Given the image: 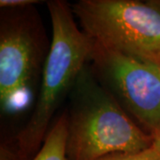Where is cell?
I'll use <instances>...</instances> for the list:
<instances>
[{
    "label": "cell",
    "instance_id": "cell-1",
    "mask_svg": "<svg viewBox=\"0 0 160 160\" xmlns=\"http://www.w3.org/2000/svg\"><path fill=\"white\" fill-rule=\"evenodd\" d=\"M52 22L51 44L44 64L39 94L30 119L16 137L23 160H31L45 141L52 118L91 61L93 41L75 22L71 5L62 0L47 2Z\"/></svg>",
    "mask_w": 160,
    "mask_h": 160
},
{
    "label": "cell",
    "instance_id": "cell-2",
    "mask_svg": "<svg viewBox=\"0 0 160 160\" xmlns=\"http://www.w3.org/2000/svg\"><path fill=\"white\" fill-rule=\"evenodd\" d=\"M78 82V99L68 115L67 159L93 160L152 147L153 137L138 126L104 86L84 70Z\"/></svg>",
    "mask_w": 160,
    "mask_h": 160
},
{
    "label": "cell",
    "instance_id": "cell-3",
    "mask_svg": "<svg viewBox=\"0 0 160 160\" xmlns=\"http://www.w3.org/2000/svg\"><path fill=\"white\" fill-rule=\"evenodd\" d=\"M84 32L119 54L160 65V12L136 0H79L71 5Z\"/></svg>",
    "mask_w": 160,
    "mask_h": 160
},
{
    "label": "cell",
    "instance_id": "cell-4",
    "mask_svg": "<svg viewBox=\"0 0 160 160\" xmlns=\"http://www.w3.org/2000/svg\"><path fill=\"white\" fill-rule=\"evenodd\" d=\"M32 6L2 11L0 25V102L2 110L28 103L46 53V37Z\"/></svg>",
    "mask_w": 160,
    "mask_h": 160
},
{
    "label": "cell",
    "instance_id": "cell-5",
    "mask_svg": "<svg viewBox=\"0 0 160 160\" xmlns=\"http://www.w3.org/2000/svg\"><path fill=\"white\" fill-rule=\"evenodd\" d=\"M91 61L103 86L153 139L160 133V65L108 50L93 42Z\"/></svg>",
    "mask_w": 160,
    "mask_h": 160
},
{
    "label": "cell",
    "instance_id": "cell-6",
    "mask_svg": "<svg viewBox=\"0 0 160 160\" xmlns=\"http://www.w3.org/2000/svg\"><path fill=\"white\" fill-rule=\"evenodd\" d=\"M68 114L63 113L47 132L39 151L32 160H68Z\"/></svg>",
    "mask_w": 160,
    "mask_h": 160
},
{
    "label": "cell",
    "instance_id": "cell-7",
    "mask_svg": "<svg viewBox=\"0 0 160 160\" xmlns=\"http://www.w3.org/2000/svg\"><path fill=\"white\" fill-rule=\"evenodd\" d=\"M93 160H160V155L155 151L153 148L136 153L118 152L106 155Z\"/></svg>",
    "mask_w": 160,
    "mask_h": 160
},
{
    "label": "cell",
    "instance_id": "cell-8",
    "mask_svg": "<svg viewBox=\"0 0 160 160\" xmlns=\"http://www.w3.org/2000/svg\"><path fill=\"white\" fill-rule=\"evenodd\" d=\"M39 1L37 0H1L0 6L1 8H23L28 6H34L35 4H38Z\"/></svg>",
    "mask_w": 160,
    "mask_h": 160
},
{
    "label": "cell",
    "instance_id": "cell-9",
    "mask_svg": "<svg viewBox=\"0 0 160 160\" xmlns=\"http://www.w3.org/2000/svg\"><path fill=\"white\" fill-rule=\"evenodd\" d=\"M152 148L155 151L160 155V133L154 139V142L152 145Z\"/></svg>",
    "mask_w": 160,
    "mask_h": 160
},
{
    "label": "cell",
    "instance_id": "cell-10",
    "mask_svg": "<svg viewBox=\"0 0 160 160\" xmlns=\"http://www.w3.org/2000/svg\"><path fill=\"white\" fill-rule=\"evenodd\" d=\"M148 3L160 12V0H151V1H148Z\"/></svg>",
    "mask_w": 160,
    "mask_h": 160
}]
</instances>
